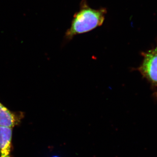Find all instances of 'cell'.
I'll list each match as a JSON object with an SVG mask.
<instances>
[{"label": "cell", "mask_w": 157, "mask_h": 157, "mask_svg": "<svg viewBox=\"0 0 157 157\" xmlns=\"http://www.w3.org/2000/svg\"><path fill=\"white\" fill-rule=\"evenodd\" d=\"M23 115L22 113L10 111L0 102V126L13 128L20 122Z\"/></svg>", "instance_id": "3"}, {"label": "cell", "mask_w": 157, "mask_h": 157, "mask_svg": "<svg viewBox=\"0 0 157 157\" xmlns=\"http://www.w3.org/2000/svg\"><path fill=\"white\" fill-rule=\"evenodd\" d=\"M142 55L143 62L138 68V71L152 84L157 87V45L154 48L144 52Z\"/></svg>", "instance_id": "2"}, {"label": "cell", "mask_w": 157, "mask_h": 157, "mask_svg": "<svg viewBox=\"0 0 157 157\" xmlns=\"http://www.w3.org/2000/svg\"><path fill=\"white\" fill-rule=\"evenodd\" d=\"M107 13L106 8L92 9L86 0H82L79 10L74 14L70 28L65 33V41H70L76 35L85 33L101 26Z\"/></svg>", "instance_id": "1"}, {"label": "cell", "mask_w": 157, "mask_h": 157, "mask_svg": "<svg viewBox=\"0 0 157 157\" xmlns=\"http://www.w3.org/2000/svg\"><path fill=\"white\" fill-rule=\"evenodd\" d=\"M12 128L0 126V155L1 157H10Z\"/></svg>", "instance_id": "4"}, {"label": "cell", "mask_w": 157, "mask_h": 157, "mask_svg": "<svg viewBox=\"0 0 157 157\" xmlns=\"http://www.w3.org/2000/svg\"><path fill=\"white\" fill-rule=\"evenodd\" d=\"M156 95L157 97V94H156Z\"/></svg>", "instance_id": "6"}, {"label": "cell", "mask_w": 157, "mask_h": 157, "mask_svg": "<svg viewBox=\"0 0 157 157\" xmlns=\"http://www.w3.org/2000/svg\"><path fill=\"white\" fill-rule=\"evenodd\" d=\"M58 157L55 156V157Z\"/></svg>", "instance_id": "5"}]
</instances>
